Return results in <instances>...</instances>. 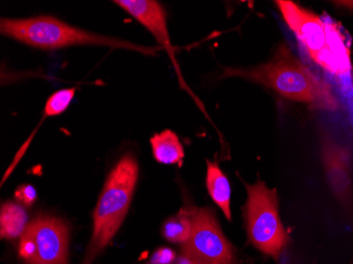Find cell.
<instances>
[{
  "label": "cell",
  "instance_id": "6da1fadb",
  "mask_svg": "<svg viewBox=\"0 0 353 264\" xmlns=\"http://www.w3.org/2000/svg\"><path fill=\"white\" fill-rule=\"evenodd\" d=\"M243 77L259 83L288 100L314 108L329 111L339 108L338 100L329 84L316 77L285 45L279 47L268 63L249 69H225L222 77Z\"/></svg>",
  "mask_w": 353,
  "mask_h": 264
},
{
  "label": "cell",
  "instance_id": "7a4b0ae2",
  "mask_svg": "<svg viewBox=\"0 0 353 264\" xmlns=\"http://www.w3.org/2000/svg\"><path fill=\"white\" fill-rule=\"evenodd\" d=\"M0 33L3 37L43 50H55L72 45H101L111 49L136 51L143 55H154L160 49L137 45L116 37L95 34L92 32L72 27L51 16H37L25 19H1Z\"/></svg>",
  "mask_w": 353,
  "mask_h": 264
},
{
  "label": "cell",
  "instance_id": "3957f363",
  "mask_svg": "<svg viewBox=\"0 0 353 264\" xmlns=\"http://www.w3.org/2000/svg\"><path fill=\"white\" fill-rule=\"evenodd\" d=\"M139 176L132 154H124L107 178L93 212V230L83 264H92L110 243L130 210Z\"/></svg>",
  "mask_w": 353,
  "mask_h": 264
},
{
  "label": "cell",
  "instance_id": "277c9868",
  "mask_svg": "<svg viewBox=\"0 0 353 264\" xmlns=\"http://www.w3.org/2000/svg\"><path fill=\"white\" fill-rule=\"evenodd\" d=\"M276 6L314 63L333 74L348 72V48L336 28L290 0H279Z\"/></svg>",
  "mask_w": 353,
  "mask_h": 264
},
{
  "label": "cell",
  "instance_id": "5b68a950",
  "mask_svg": "<svg viewBox=\"0 0 353 264\" xmlns=\"http://www.w3.org/2000/svg\"><path fill=\"white\" fill-rule=\"evenodd\" d=\"M248 192L245 221L250 241L265 255L279 259L289 237L281 223L276 192L263 181L254 185L245 184Z\"/></svg>",
  "mask_w": 353,
  "mask_h": 264
},
{
  "label": "cell",
  "instance_id": "8992f818",
  "mask_svg": "<svg viewBox=\"0 0 353 264\" xmlns=\"http://www.w3.org/2000/svg\"><path fill=\"white\" fill-rule=\"evenodd\" d=\"M69 230L52 216H39L26 228L19 256L27 264H68Z\"/></svg>",
  "mask_w": 353,
  "mask_h": 264
},
{
  "label": "cell",
  "instance_id": "52a82bcc",
  "mask_svg": "<svg viewBox=\"0 0 353 264\" xmlns=\"http://www.w3.org/2000/svg\"><path fill=\"white\" fill-rule=\"evenodd\" d=\"M182 255L196 264H235L234 250L222 233L211 208L196 210L192 235L182 244Z\"/></svg>",
  "mask_w": 353,
  "mask_h": 264
},
{
  "label": "cell",
  "instance_id": "ba28073f",
  "mask_svg": "<svg viewBox=\"0 0 353 264\" xmlns=\"http://www.w3.org/2000/svg\"><path fill=\"white\" fill-rule=\"evenodd\" d=\"M321 154L331 192L341 204L348 206L352 200L348 150L325 134L321 141Z\"/></svg>",
  "mask_w": 353,
  "mask_h": 264
},
{
  "label": "cell",
  "instance_id": "9c48e42d",
  "mask_svg": "<svg viewBox=\"0 0 353 264\" xmlns=\"http://www.w3.org/2000/svg\"><path fill=\"white\" fill-rule=\"evenodd\" d=\"M114 3L145 27L154 35L160 47L168 51L172 61H176L174 48L168 33L166 12L161 3L154 0H117Z\"/></svg>",
  "mask_w": 353,
  "mask_h": 264
},
{
  "label": "cell",
  "instance_id": "30bf717a",
  "mask_svg": "<svg viewBox=\"0 0 353 264\" xmlns=\"http://www.w3.org/2000/svg\"><path fill=\"white\" fill-rule=\"evenodd\" d=\"M150 145L157 162L181 166L184 159V148L174 131L166 129L160 134H154L150 139Z\"/></svg>",
  "mask_w": 353,
  "mask_h": 264
},
{
  "label": "cell",
  "instance_id": "8fae6325",
  "mask_svg": "<svg viewBox=\"0 0 353 264\" xmlns=\"http://www.w3.org/2000/svg\"><path fill=\"white\" fill-rule=\"evenodd\" d=\"M206 186L213 201L219 206L225 218L231 221V186L229 180L224 176L219 166L210 161H208Z\"/></svg>",
  "mask_w": 353,
  "mask_h": 264
},
{
  "label": "cell",
  "instance_id": "7c38bea8",
  "mask_svg": "<svg viewBox=\"0 0 353 264\" xmlns=\"http://www.w3.org/2000/svg\"><path fill=\"white\" fill-rule=\"evenodd\" d=\"M195 207L182 208L178 214L164 222L162 236L172 243H185L192 235Z\"/></svg>",
  "mask_w": 353,
  "mask_h": 264
},
{
  "label": "cell",
  "instance_id": "4fadbf2b",
  "mask_svg": "<svg viewBox=\"0 0 353 264\" xmlns=\"http://www.w3.org/2000/svg\"><path fill=\"white\" fill-rule=\"evenodd\" d=\"M0 214L1 238L15 239L23 236L28 226V216L21 204L7 202L1 206Z\"/></svg>",
  "mask_w": 353,
  "mask_h": 264
},
{
  "label": "cell",
  "instance_id": "5bb4252c",
  "mask_svg": "<svg viewBox=\"0 0 353 264\" xmlns=\"http://www.w3.org/2000/svg\"><path fill=\"white\" fill-rule=\"evenodd\" d=\"M74 94V88L61 89L53 93L46 103L45 114L47 116H55L65 112L72 102Z\"/></svg>",
  "mask_w": 353,
  "mask_h": 264
},
{
  "label": "cell",
  "instance_id": "9a60e30c",
  "mask_svg": "<svg viewBox=\"0 0 353 264\" xmlns=\"http://www.w3.org/2000/svg\"><path fill=\"white\" fill-rule=\"evenodd\" d=\"M37 190L32 185H21L15 192V198L21 205L31 206L37 200Z\"/></svg>",
  "mask_w": 353,
  "mask_h": 264
},
{
  "label": "cell",
  "instance_id": "2e32d148",
  "mask_svg": "<svg viewBox=\"0 0 353 264\" xmlns=\"http://www.w3.org/2000/svg\"><path fill=\"white\" fill-rule=\"evenodd\" d=\"M176 260L174 251L170 247H161L152 254L150 262L154 264H172Z\"/></svg>",
  "mask_w": 353,
  "mask_h": 264
},
{
  "label": "cell",
  "instance_id": "e0dca14e",
  "mask_svg": "<svg viewBox=\"0 0 353 264\" xmlns=\"http://www.w3.org/2000/svg\"><path fill=\"white\" fill-rule=\"evenodd\" d=\"M176 264H196L195 262L192 261L188 256L182 255L176 259Z\"/></svg>",
  "mask_w": 353,
  "mask_h": 264
},
{
  "label": "cell",
  "instance_id": "ac0fdd59",
  "mask_svg": "<svg viewBox=\"0 0 353 264\" xmlns=\"http://www.w3.org/2000/svg\"><path fill=\"white\" fill-rule=\"evenodd\" d=\"M336 6L339 7L346 8V9L350 10V11H353V1H338Z\"/></svg>",
  "mask_w": 353,
  "mask_h": 264
},
{
  "label": "cell",
  "instance_id": "d6986e66",
  "mask_svg": "<svg viewBox=\"0 0 353 264\" xmlns=\"http://www.w3.org/2000/svg\"><path fill=\"white\" fill-rule=\"evenodd\" d=\"M148 264H154V263H152V262H150V263H148Z\"/></svg>",
  "mask_w": 353,
  "mask_h": 264
}]
</instances>
